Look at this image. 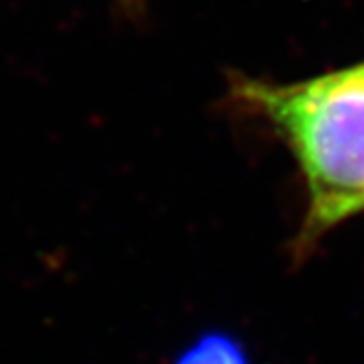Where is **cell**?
Instances as JSON below:
<instances>
[{
  "instance_id": "1",
  "label": "cell",
  "mask_w": 364,
  "mask_h": 364,
  "mask_svg": "<svg viewBox=\"0 0 364 364\" xmlns=\"http://www.w3.org/2000/svg\"><path fill=\"white\" fill-rule=\"evenodd\" d=\"M232 95L264 117L301 167L307 209L294 250L364 211V62L294 84L237 77Z\"/></svg>"
},
{
  "instance_id": "2",
  "label": "cell",
  "mask_w": 364,
  "mask_h": 364,
  "mask_svg": "<svg viewBox=\"0 0 364 364\" xmlns=\"http://www.w3.org/2000/svg\"><path fill=\"white\" fill-rule=\"evenodd\" d=\"M176 364H250L246 349L226 333H206L182 351Z\"/></svg>"
}]
</instances>
